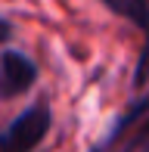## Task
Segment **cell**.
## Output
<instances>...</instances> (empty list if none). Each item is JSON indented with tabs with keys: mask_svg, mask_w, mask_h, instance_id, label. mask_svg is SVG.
<instances>
[{
	"mask_svg": "<svg viewBox=\"0 0 149 152\" xmlns=\"http://www.w3.org/2000/svg\"><path fill=\"white\" fill-rule=\"evenodd\" d=\"M50 124H53V112L47 102H34L28 106L22 115H16L12 124L3 130V143L6 152H31L50 134Z\"/></svg>",
	"mask_w": 149,
	"mask_h": 152,
	"instance_id": "cell-1",
	"label": "cell"
},
{
	"mask_svg": "<svg viewBox=\"0 0 149 152\" xmlns=\"http://www.w3.org/2000/svg\"><path fill=\"white\" fill-rule=\"evenodd\" d=\"M37 81V65L19 50H3L0 53V96H19L31 90Z\"/></svg>",
	"mask_w": 149,
	"mask_h": 152,
	"instance_id": "cell-2",
	"label": "cell"
},
{
	"mask_svg": "<svg viewBox=\"0 0 149 152\" xmlns=\"http://www.w3.org/2000/svg\"><path fill=\"white\" fill-rule=\"evenodd\" d=\"M146 118H149V90H146L143 96H140V99L134 102V106L127 109V112L121 115L118 121H115V127H112V134L106 137V143H103L99 149H93V152H109V149H112L118 140H124V137H127V130H131L134 124H140V121L146 124Z\"/></svg>",
	"mask_w": 149,
	"mask_h": 152,
	"instance_id": "cell-3",
	"label": "cell"
},
{
	"mask_svg": "<svg viewBox=\"0 0 149 152\" xmlns=\"http://www.w3.org/2000/svg\"><path fill=\"white\" fill-rule=\"evenodd\" d=\"M109 12L134 22L140 31H149V0H99Z\"/></svg>",
	"mask_w": 149,
	"mask_h": 152,
	"instance_id": "cell-4",
	"label": "cell"
},
{
	"mask_svg": "<svg viewBox=\"0 0 149 152\" xmlns=\"http://www.w3.org/2000/svg\"><path fill=\"white\" fill-rule=\"evenodd\" d=\"M9 37H12V25L6 22V19H0V47H3Z\"/></svg>",
	"mask_w": 149,
	"mask_h": 152,
	"instance_id": "cell-5",
	"label": "cell"
},
{
	"mask_svg": "<svg viewBox=\"0 0 149 152\" xmlns=\"http://www.w3.org/2000/svg\"><path fill=\"white\" fill-rule=\"evenodd\" d=\"M0 152H6V143H3V134H0Z\"/></svg>",
	"mask_w": 149,
	"mask_h": 152,
	"instance_id": "cell-6",
	"label": "cell"
}]
</instances>
